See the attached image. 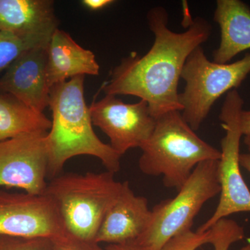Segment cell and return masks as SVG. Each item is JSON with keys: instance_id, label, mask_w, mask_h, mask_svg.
Wrapping results in <instances>:
<instances>
[{"instance_id": "7a4b0ae2", "label": "cell", "mask_w": 250, "mask_h": 250, "mask_svg": "<svg viewBox=\"0 0 250 250\" xmlns=\"http://www.w3.org/2000/svg\"><path fill=\"white\" fill-rule=\"evenodd\" d=\"M84 78L73 77L50 88L52 121L47 146V177L51 179L59 176L65 163L77 156L98 158L107 171L114 174L121 167V156L94 131L90 107L85 100Z\"/></svg>"}, {"instance_id": "ffe728a7", "label": "cell", "mask_w": 250, "mask_h": 250, "mask_svg": "<svg viewBox=\"0 0 250 250\" xmlns=\"http://www.w3.org/2000/svg\"><path fill=\"white\" fill-rule=\"evenodd\" d=\"M52 240L0 235V250H50Z\"/></svg>"}, {"instance_id": "7402d4cb", "label": "cell", "mask_w": 250, "mask_h": 250, "mask_svg": "<svg viewBox=\"0 0 250 250\" xmlns=\"http://www.w3.org/2000/svg\"><path fill=\"white\" fill-rule=\"evenodd\" d=\"M113 2L115 1L113 0H83L82 1L87 9L94 11L104 9Z\"/></svg>"}, {"instance_id": "ba28073f", "label": "cell", "mask_w": 250, "mask_h": 250, "mask_svg": "<svg viewBox=\"0 0 250 250\" xmlns=\"http://www.w3.org/2000/svg\"><path fill=\"white\" fill-rule=\"evenodd\" d=\"M47 133H29L0 142V187L43 195L47 186Z\"/></svg>"}, {"instance_id": "6da1fadb", "label": "cell", "mask_w": 250, "mask_h": 250, "mask_svg": "<svg viewBox=\"0 0 250 250\" xmlns=\"http://www.w3.org/2000/svg\"><path fill=\"white\" fill-rule=\"evenodd\" d=\"M147 19L154 36L152 47L144 56L133 53L122 59L103 89L106 95L144 100L156 119L168 112H182L178 85L182 70L192 51L208 40L212 27L197 17L188 22L187 31L174 32L169 29V15L162 6L149 10Z\"/></svg>"}, {"instance_id": "9a60e30c", "label": "cell", "mask_w": 250, "mask_h": 250, "mask_svg": "<svg viewBox=\"0 0 250 250\" xmlns=\"http://www.w3.org/2000/svg\"><path fill=\"white\" fill-rule=\"evenodd\" d=\"M213 21L220 29V42L213 62L228 63L250 49V8L241 0H218Z\"/></svg>"}, {"instance_id": "603a6c76", "label": "cell", "mask_w": 250, "mask_h": 250, "mask_svg": "<svg viewBox=\"0 0 250 250\" xmlns=\"http://www.w3.org/2000/svg\"><path fill=\"white\" fill-rule=\"evenodd\" d=\"M240 127L243 136H250V110H243L240 116Z\"/></svg>"}, {"instance_id": "44dd1931", "label": "cell", "mask_w": 250, "mask_h": 250, "mask_svg": "<svg viewBox=\"0 0 250 250\" xmlns=\"http://www.w3.org/2000/svg\"><path fill=\"white\" fill-rule=\"evenodd\" d=\"M52 240L50 250H109L95 241H84L68 233Z\"/></svg>"}, {"instance_id": "52a82bcc", "label": "cell", "mask_w": 250, "mask_h": 250, "mask_svg": "<svg viewBox=\"0 0 250 250\" xmlns=\"http://www.w3.org/2000/svg\"><path fill=\"white\" fill-rule=\"evenodd\" d=\"M244 102L236 89L227 94L222 107L220 120L225 131L221 141V157L218 161L220 201L213 215L197 229L205 233L217 222L240 212H250V190L240 169V144L243 134L240 127V116Z\"/></svg>"}, {"instance_id": "277c9868", "label": "cell", "mask_w": 250, "mask_h": 250, "mask_svg": "<svg viewBox=\"0 0 250 250\" xmlns=\"http://www.w3.org/2000/svg\"><path fill=\"white\" fill-rule=\"evenodd\" d=\"M123 188L114 173H67L51 179L44 195L52 199L70 236L95 241L108 209Z\"/></svg>"}, {"instance_id": "e0dca14e", "label": "cell", "mask_w": 250, "mask_h": 250, "mask_svg": "<svg viewBox=\"0 0 250 250\" xmlns=\"http://www.w3.org/2000/svg\"><path fill=\"white\" fill-rule=\"evenodd\" d=\"M51 37L0 31V77L23 52L37 46L48 45Z\"/></svg>"}, {"instance_id": "5b68a950", "label": "cell", "mask_w": 250, "mask_h": 250, "mask_svg": "<svg viewBox=\"0 0 250 250\" xmlns=\"http://www.w3.org/2000/svg\"><path fill=\"white\" fill-rule=\"evenodd\" d=\"M218 161L200 163L174 198L154 206L147 229L134 242L147 250H161L174 236L191 230L204 205L220 193Z\"/></svg>"}, {"instance_id": "cb8c5ba5", "label": "cell", "mask_w": 250, "mask_h": 250, "mask_svg": "<svg viewBox=\"0 0 250 250\" xmlns=\"http://www.w3.org/2000/svg\"><path fill=\"white\" fill-rule=\"evenodd\" d=\"M106 248L109 250H147L135 242L123 244L108 245Z\"/></svg>"}, {"instance_id": "9c48e42d", "label": "cell", "mask_w": 250, "mask_h": 250, "mask_svg": "<svg viewBox=\"0 0 250 250\" xmlns=\"http://www.w3.org/2000/svg\"><path fill=\"white\" fill-rule=\"evenodd\" d=\"M90 111L94 126L108 136L110 146L121 156L130 149L142 147L155 127L156 119L144 100L128 104L106 95L92 104Z\"/></svg>"}, {"instance_id": "3957f363", "label": "cell", "mask_w": 250, "mask_h": 250, "mask_svg": "<svg viewBox=\"0 0 250 250\" xmlns=\"http://www.w3.org/2000/svg\"><path fill=\"white\" fill-rule=\"evenodd\" d=\"M141 149V172L162 175L164 186L177 191L198 164L221 157V152L200 139L178 111L156 118L152 134Z\"/></svg>"}, {"instance_id": "4fadbf2b", "label": "cell", "mask_w": 250, "mask_h": 250, "mask_svg": "<svg viewBox=\"0 0 250 250\" xmlns=\"http://www.w3.org/2000/svg\"><path fill=\"white\" fill-rule=\"evenodd\" d=\"M100 65L92 51L79 45L67 32L56 29L47 47L49 87L78 76H98Z\"/></svg>"}, {"instance_id": "d4e9b609", "label": "cell", "mask_w": 250, "mask_h": 250, "mask_svg": "<svg viewBox=\"0 0 250 250\" xmlns=\"http://www.w3.org/2000/svg\"><path fill=\"white\" fill-rule=\"evenodd\" d=\"M244 143L250 151V136L245 137ZM239 164L240 166L246 169L250 173V154H240Z\"/></svg>"}, {"instance_id": "8992f818", "label": "cell", "mask_w": 250, "mask_h": 250, "mask_svg": "<svg viewBox=\"0 0 250 250\" xmlns=\"http://www.w3.org/2000/svg\"><path fill=\"white\" fill-rule=\"evenodd\" d=\"M250 73V53L231 63H217L206 57L202 46L188 56L181 78L186 82L179 93L184 119L194 131L200 127L215 102L238 88Z\"/></svg>"}, {"instance_id": "ac0fdd59", "label": "cell", "mask_w": 250, "mask_h": 250, "mask_svg": "<svg viewBox=\"0 0 250 250\" xmlns=\"http://www.w3.org/2000/svg\"><path fill=\"white\" fill-rule=\"evenodd\" d=\"M211 231L210 244L215 250H229L233 243L244 238V228L231 219L223 218L209 229ZM240 250H250V244Z\"/></svg>"}, {"instance_id": "5bb4252c", "label": "cell", "mask_w": 250, "mask_h": 250, "mask_svg": "<svg viewBox=\"0 0 250 250\" xmlns=\"http://www.w3.org/2000/svg\"><path fill=\"white\" fill-rule=\"evenodd\" d=\"M59 23L52 0H0V31L51 37Z\"/></svg>"}, {"instance_id": "7c38bea8", "label": "cell", "mask_w": 250, "mask_h": 250, "mask_svg": "<svg viewBox=\"0 0 250 250\" xmlns=\"http://www.w3.org/2000/svg\"><path fill=\"white\" fill-rule=\"evenodd\" d=\"M151 218L152 210L148 207L147 199L135 195L126 181L105 215L95 242L118 245L136 241L147 229Z\"/></svg>"}, {"instance_id": "30bf717a", "label": "cell", "mask_w": 250, "mask_h": 250, "mask_svg": "<svg viewBox=\"0 0 250 250\" xmlns=\"http://www.w3.org/2000/svg\"><path fill=\"white\" fill-rule=\"evenodd\" d=\"M66 233L50 197L0 190L1 236L54 239Z\"/></svg>"}, {"instance_id": "8fae6325", "label": "cell", "mask_w": 250, "mask_h": 250, "mask_svg": "<svg viewBox=\"0 0 250 250\" xmlns=\"http://www.w3.org/2000/svg\"><path fill=\"white\" fill-rule=\"evenodd\" d=\"M48 45L23 52L0 77V92L12 95L39 113H43L49 106L50 99L47 72Z\"/></svg>"}, {"instance_id": "2e32d148", "label": "cell", "mask_w": 250, "mask_h": 250, "mask_svg": "<svg viewBox=\"0 0 250 250\" xmlns=\"http://www.w3.org/2000/svg\"><path fill=\"white\" fill-rule=\"evenodd\" d=\"M52 121L9 94L0 92V142L34 132H48Z\"/></svg>"}, {"instance_id": "d6986e66", "label": "cell", "mask_w": 250, "mask_h": 250, "mask_svg": "<svg viewBox=\"0 0 250 250\" xmlns=\"http://www.w3.org/2000/svg\"><path fill=\"white\" fill-rule=\"evenodd\" d=\"M211 231L207 230L205 233L186 231L169 240L161 250H196L203 245L210 243Z\"/></svg>"}]
</instances>
